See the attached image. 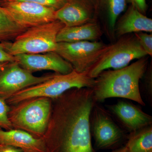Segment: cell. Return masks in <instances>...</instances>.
Returning <instances> with one entry per match:
<instances>
[{
  "label": "cell",
  "instance_id": "1",
  "mask_svg": "<svg viewBox=\"0 0 152 152\" xmlns=\"http://www.w3.org/2000/svg\"><path fill=\"white\" fill-rule=\"evenodd\" d=\"M55 113L54 129L61 152H96L91 142V117L94 106L92 89L75 88L63 94Z\"/></svg>",
  "mask_w": 152,
  "mask_h": 152
},
{
  "label": "cell",
  "instance_id": "2",
  "mask_svg": "<svg viewBox=\"0 0 152 152\" xmlns=\"http://www.w3.org/2000/svg\"><path fill=\"white\" fill-rule=\"evenodd\" d=\"M148 63L147 57H144L121 69L102 72L95 79L92 89L95 102H102L109 98H124L145 106L139 83L145 73Z\"/></svg>",
  "mask_w": 152,
  "mask_h": 152
},
{
  "label": "cell",
  "instance_id": "3",
  "mask_svg": "<svg viewBox=\"0 0 152 152\" xmlns=\"http://www.w3.org/2000/svg\"><path fill=\"white\" fill-rule=\"evenodd\" d=\"M95 79L75 70L67 74L56 73L45 81L21 90L10 96L11 102L18 103L33 98H57L72 89H92Z\"/></svg>",
  "mask_w": 152,
  "mask_h": 152
},
{
  "label": "cell",
  "instance_id": "4",
  "mask_svg": "<svg viewBox=\"0 0 152 152\" xmlns=\"http://www.w3.org/2000/svg\"><path fill=\"white\" fill-rule=\"evenodd\" d=\"M65 26L58 20L29 28L13 42H3L10 54L15 56L24 54H39L55 52L57 35Z\"/></svg>",
  "mask_w": 152,
  "mask_h": 152
},
{
  "label": "cell",
  "instance_id": "5",
  "mask_svg": "<svg viewBox=\"0 0 152 152\" xmlns=\"http://www.w3.org/2000/svg\"><path fill=\"white\" fill-rule=\"evenodd\" d=\"M147 56L135 35L124 37L113 45L107 46L88 75L95 79L104 71L121 69L129 65L133 60Z\"/></svg>",
  "mask_w": 152,
  "mask_h": 152
},
{
  "label": "cell",
  "instance_id": "6",
  "mask_svg": "<svg viewBox=\"0 0 152 152\" xmlns=\"http://www.w3.org/2000/svg\"><path fill=\"white\" fill-rule=\"evenodd\" d=\"M107 46L97 41L58 42L55 52L69 63L76 72L88 75Z\"/></svg>",
  "mask_w": 152,
  "mask_h": 152
},
{
  "label": "cell",
  "instance_id": "7",
  "mask_svg": "<svg viewBox=\"0 0 152 152\" xmlns=\"http://www.w3.org/2000/svg\"><path fill=\"white\" fill-rule=\"evenodd\" d=\"M0 6L9 13L15 21L26 28L56 20V10L28 1L0 0Z\"/></svg>",
  "mask_w": 152,
  "mask_h": 152
},
{
  "label": "cell",
  "instance_id": "8",
  "mask_svg": "<svg viewBox=\"0 0 152 152\" xmlns=\"http://www.w3.org/2000/svg\"><path fill=\"white\" fill-rule=\"evenodd\" d=\"M38 98L21 108L15 115L14 120L20 127L42 134L48 122L50 102L48 98Z\"/></svg>",
  "mask_w": 152,
  "mask_h": 152
},
{
  "label": "cell",
  "instance_id": "9",
  "mask_svg": "<svg viewBox=\"0 0 152 152\" xmlns=\"http://www.w3.org/2000/svg\"><path fill=\"white\" fill-rule=\"evenodd\" d=\"M99 10V0H66L55 18L65 26H75L96 22Z\"/></svg>",
  "mask_w": 152,
  "mask_h": 152
},
{
  "label": "cell",
  "instance_id": "10",
  "mask_svg": "<svg viewBox=\"0 0 152 152\" xmlns=\"http://www.w3.org/2000/svg\"><path fill=\"white\" fill-rule=\"evenodd\" d=\"M53 75L36 77L15 61L9 62L0 73V93L11 96L21 90L45 81Z\"/></svg>",
  "mask_w": 152,
  "mask_h": 152
},
{
  "label": "cell",
  "instance_id": "11",
  "mask_svg": "<svg viewBox=\"0 0 152 152\" xmlns=\"http://www.w3.org/2000/svg\"><path fill=\"white\" fill-rule=\"evenodd\" d=\"M91 121L95 145L99 149L110 148L115 145L124 137L122 130L103 109L94 106Z\"/></svg>",
  "mask_w": 152,
  "mask_h": 152
},
{
  "label": "cell",
  "instance_id": "12",
  "mask_svg": "<svg viewBox=\"0 0 152 152\" xmlns=\"http://www.w3.org/2000/svg\"><path fill=\"white\" fill-rule=\"evenodd\" d=\"M15 61L32 73L43 70L67 74L74 70L72 66L56 52L39 54H24L15 56Z\"/></svg>",
  "mask_w": 152,
  "mask_h": 152
},
{
  "label": "cell",
  "instance_id": "13",
  "mask_svg": "<svg viewBox=\"0 0 152 152\" xmlns=\"http://www.w3.org/2000/svg\"><path fill=\"white\" fill-rule=\"evenodd\" d=\"M110 108L132 132L151 126V124L152 117L130 103L120 101L110 106Z\"/></svg>",
  "mask_w": 152,
  "mask_h": 152
},
{
  "label": "cell",
  "instance_id": "14",
  "mask_svg": "<svg viewBox=\"0 0 152 152\" xmlns=\"http://www.w3.org/2000/svg\"><path fill=\"white\" fill-rule=\"evenodd\" d=\"M152 32V19L141 13L132 5L116 22L114 29V34L118 37L133 33Z\"/></svg>",
  "mask_w": 152,
  "mask_h": 152
},
{
  "label": "cell",
  "instance_id": "15",
  "mask_svg": "<svg viewBox=\"0 0 152 152\" xmlns=\"http://www.w3.org/2000/svg\"><path fill=\"white\" fill-rule=\"evenodd\" d=\"M100 27L96 22L71 27H64L57 35V42H75L96 41L102 35Z\"/></svg>",
  "mask_w": 152,
  "mask_h": 152
},
{
  "label": "cell",
  "instance_id": "16",
  "mask_svg": "<svg viewBox=\"0 0 152 152\" xmlns=\"http://www.w3.org/2000/svg\"><path fill=\"white\" fill-rule=\"evenodd\" d=\"M0 139L9 145L27 149L35 148L40 144L37 139L28 133L20 130H0Z\"/></svg>",
  "mask_w": 152,
  "mask_h": 152
},
{
  "label": "cell",
  "instance_id": "17",
  "mask_svg": "<svg viewBox=\"0 0 152 152\" xmlns=\"http://www.w3.org/2000/svg\"><path fill=\"white\" fill-rule=\"evenodd\" d=\"M27 29L15 21L9 13L0 6V42H9Z\"/></svg>",
  "mask_w": 152,
  "mask_h": 152
},
{
  "label": "cell",
  "instance_id": "18",
  "mask_svg": "<svg viewBox=\"0 0 152 152\" xmlns=\"http://www.w3.org/2000/svg\"><path fill=\"white\" fill-rule=\"evenodd\" d=\"M125 147L129 152H152V126L132 132Z\"/></svg>",
  "mask_w": 152,
  "mask_h": 152
},
{
  "label": "cell",
  "instance_id": "19",
  "mask_svg": "<svg viewBox=\"0 0 152 152\" xmlns=\"http://www.w3.org/2000/svg\"><path fill=\"white\" fill-rule=\"evenodd\" d=\"M100 10L107 14L110 31L113 32L117 19L126 10L128 0H99Z\"/></svg>",
  "mask_w": 152,
  "mask_h": 152
},
{
  "label": "cell",
  "instance_id": "20",
  "mask_svg": "<svg viewBox=\"0 0 152 152\" xmlns=\"http://www.w3.org/2000/svg\"><path fill=\"white\" fill-rule=\"evenodd\" d=\"M139 43L148 56H152V33L139 32L135 33Z\"/></svg>",
  "mask_w": 152,
  "mask_h": 152
},
{
  "label": "cell",
  "instance_id": "21",
  "mask_svg": "<svg viewBox=\"0 0 152 152\" xmlns=\"http://www.w3.org/2000/svg\"><path fill=\"white\" fill-rule=\"evenodd\" d=\"M17 1H23L36 3L54 9L55 10L61 8L64 5L66 0H14Z\"/></svg>",
  "mask_w": 152,
  "mask_h": 152
},
{
  "label": "cell",
  "instance_id": "22",
  "mask_svg": "<svg viewBox=\"0 0 152 152\" xmlns=\"http://www.w3.org/2000/svg\"><path fill=\"white\" fill-rule=\"evenodd\" d=\"M9 107L4 100L0 99V126L10 129L12 124L8 116Z\"/></svg>",
  "mask_w": 152,
  "mask_h": 152
},
{
  "label": "cell",
  "instance_id": "23",
  "mask_svg": "<svg viewBox=\"0 0 152 152\" xmlns=\"http://www.w3.org/2000/svg\"><path fill=\"white\" fill-rule=\"evenodd\" d=\"M15 57L6 50L3 42H0V63L15 61Z\"/></svg>",
  "mask_w": 152,
  "mask_h": 152
},
{
  "label": "cell",
  "instance_id": "24",
  "mask_svg": "<svg viewBox=\"0 0 152 152\" xmlns=\"http://www.w3.org/2000/svg\"><path fill=\"white\" fill-rule=\"evenodd\" d=\"M128 2L131 3V5L134 7L141 13L145 14L148 9L146 0H128Z\"/></svg>",
  "mask_w": 152,
  "mask_h": 152
},
{
  "label": "cell",
  "instance_id": "25",
  "mask_svg": "<svg viewBox=\"0 0 152 152\" xmlns=\"http://www.w3.org/2000/svg\"><path fill=\"white\" fill-rule=\"evenodd\" d=\"M1 152H22V151L19 148L11 146L5 148Z\"/></svg>",
  "mask_w": 152,
  "mask_h": 152
},
{
  "label": "cell",
  "instance_id": "26",
  "mask_svg": "<svg viewBox=\"0 0 152 152\" xmlns=\"http://www.w3.org/2000/svg\"><path fill=\"white\" fill-rule=\"evenodd\" d=\"M113 152H129L127 149L126 147H124V148H120L119 149L116 150V151H114Z\"/></svg>",
  "mask_w": 152,
  "mask_h": 152
},
{
  "label": "cell",
  "instance_id": "27",
  "mask_svg": "<svg viewBox=\"0 0 152 152\" xmlns=\"http://www.w3.org/2000/svg\"><path fill=\"white\" fill-rule=\"evenodd\" d=\"M9 62H3L0 63V73L1 72L4 68L7 65V64Z\"/></svg>",
  "mask_w": 152,
  "mask_h": 152
}]
</instances>
